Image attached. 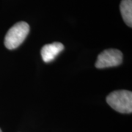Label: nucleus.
<instances>
[{
	"mask_svg": "<svg viewBox=\"0 0 132 132\" xmlns=\"http://www.w3.org/2000/svg\"><path fill=\"white\" fill-rule=\"evenodd\" d=\"M64 49V46L61 43L54 42L43 46L41 49V57L45 62L53 61L55 57Z\"/></svg>",
	"mask_w": 132,
	"mask_h": 132,
	"instance_id": "obj_4",
	"label": "nucleus"
},
{
	"mask_svg": "<svg viewBox=\"0 0 132 132\" xmlns=\"http://www.w3.org/2000/svg\"><path fill=\"white\" fill-rule=\"evenodd\" d=\"M123 62V53L118 49H106L99 54L95 67L97 68H106L120 65Z\"/></svg>",
	"mask_w": 132,
	"mask_h": 132,
	"instance_id": "obj_3",
	"label": "nucleus"
},
{
	"mask_svg": "<svg viewBox=\"0 0 132 132\" xmlns=\"http://www.w3.org/2000/svg\"><path fill=\"white\" fill-rule=\"evenodd\" d=\"M107 104L120 113L132 112V93L129 90H116L106 97Z\"/></svg>",
	"mask_w": 132,
	"mask_h": 132,
	"instance_id": "obj_1",
	"label": "nucleus"
},
{
	"mask_svg": "<svg viewBox=\"0 0 132 132\" xmlns=\"http://www.w3.org/2000/svg\"><path fill=\"white\" fill-rule=\"evenodd\" d=\"M123 21L128 27H132V0H122L120 5Z\"/></svg>",
	"mask_w": 132,
	"mask_h": 132,
	"instance_id": "obj_5",
	"label": "nucleus"
},
{
	"mask_svg": "<svg viewBox=\"0 0 132 132\" xmlns=\"http://www.w3.org/2000/svg\"><path fill=\"white\" fill-rule=\"evenodd\" d=\"M0 132H2V130H1V129H0Z\"/></svg>",
	"mask_w": 132,
	"mask_h": 132,
	"instance_id": "obj_6",
	"label": "nucleus"
},
{
	"mask_svg": "<svg viewBox=\"0 0 132 132\" xmlns=\"http://www.w3.org/2000/svg\"><path fill=\"white\" fill-rule=\"evenodd\" d=\"M29 32V26L27 22L20 21L8 30L5 38V46L10 50L18 48L24 42Z\"/></svg>",
	"mask_w": 132,
	"mask_h": 132,
	"instance_id": "obj_2",
	"label": "nucleus"
}]
</instances>
